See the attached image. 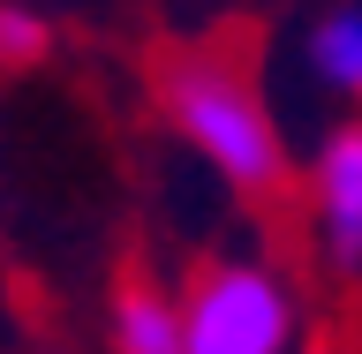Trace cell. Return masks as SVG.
<instances>
[{
    "label": "cell",
    "instance_id": "1",
    "mask_svg": "<svg viewBox=\"0 0 362 354\" xmlns=\"http://www.w3.org/2000/svg\"><path fill=\"white\" fill-rule=\"evenodd\" d=\"M158 113L219 189L249 203L287 189V136L272 121V98L226 45H174L158 61Z\"/></svg>",
    "mask_w": 362,
    "mask_h": 354
},
{
    "label": "cell",
    "instance_id": "5",
    "mask_svg": "<svg viewBox=\"0 0 362 354\" xmlns=\"http://www.w3.org/2000/svg\"><path fill=\"white\" fill-rule=\"evenodd\" d=\"M302 68L325 98H355L362 106V0H332L317 8L302 30Z\"/></svg>",
    "mask_w": 362,
    "mask_h": 354
},
{
    "label": "cell",
    "instance_id": "3",
    "mask_svg": "<svg viewBox=\"0 0 362 354\" xmlns=\"http://www.w3.org/2000/svg\"><path fill=\"white\" fill-rule=\"evenodd\" d=\"M302 189H310V234L325 249V264L362 279V121H339L317 136Z\"/></svg>",
    "mask_w": 362,
    "mask_h": 354
},
{
    "label": "cell",
    "instance_id": "6",
    "mask_svg": "<svg viewBox=\"0 0 362 354\" xmlns=\"http://www.w3.org/2000/svg\"><path fill=\"white\" fill-rule=\"evenodd\" d=\"M53 53V23L23 0H0V68H38Z\"/></svg>",
    "mask_w": 362,
    "mask_h": 354
},
{
    "label": "cell",
    "instance_id": "4",
    "mask_svg": "<svg viewBox=\"0 0 362 354\" xmlns=\"http://www.w3.org/2000/svg\"><path fill=\"white\" fill-rule=\"evenodd\" d=\"M106 354H189L181 347V302L158 279H129L106 302Z\"/></svg>",
    "mask_w": 362,
    "mask_h": 354
},
{
    "label": "cell",
    "instance_id": "2",
    "mask_svg": "<svg viewBox=\"0 0 362 354\" xmlns=\"http://www.w3.org/2000/svg\"><path fill=\"white\" fill-rule=\"evenodd\" d=\"M189 354H294L302 347V287L264 249L204 256L174 287Z\"/></svg>",
    "mask_w": 362,
    "mask_h": 354
}]
</instances>
